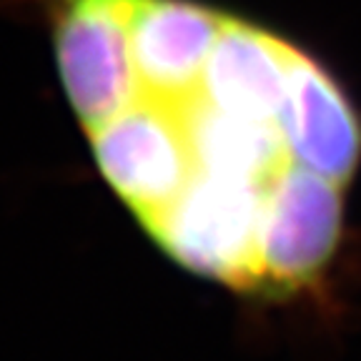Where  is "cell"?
I'll use <instances>...</instances> for the list:
<instances>
[{
  "instance_id": "7a4b0ae2",
  "label": "cell",
  "mask_w": 361,
  "mask_h": 361,
  "mask_svg": "<svg viewBox=\"0 0 361 361\" xmlns=\"http://www.w3.org/2000/svg\"><path fill=\"white\" fill-rule=\"evenodd\" d=\"M88 133L98 171L146 228L198 173L183 108L138 96Z\"/></svg>"
},
{
  "instance_id": "277c9868",
  "label": "cell",
  "mask_w": 361,
  "mask_h": 361,
  "mask_svg": "<svg viewBox=\"0 0 361 361\" xmlns=\"http://www.w3.org/2000/svg\"><path fill=\"white\" fill-rule=\"evenodd\" d=\"M56 56L68 101L88 130L133 103L130 0H58Z\"/></svg>"
},
{
  "instance_id": "8992f818",
  "label": "cell",
  "mask_w": 361,
  "mask_h": 361,
  "mask_svg": "<svg viewBox=\"0 0 361 361\" xmlns=\"http://www.w3.org/2000/svg\"><path fill=\"white\" fill-rule=\"evenodd\" d=\"M291 161L344 186L361 164V118L324 66L291 51L281 116Z\"/></svg>"
},
{
  "instance_id": "ba28073f",
  "label": "cell",
  "mask_w": 361,
  "mask_h": 361,
  "mask_svg": "<svg viewBox=\"0 0 361 361\" xmlns=\"http://www.w3.org/2000/svg\"><path fill=\"white\" fill-rule=\"evenodd\" d=\"M198 171L269 186L288 164L279 121L243 118L211 106L203 96L183 108Z\"/></svg>"
},
{
  "instance_id": "5b68a950",
  "label": "cell",
  "mask_w": 361,
  "mask_h": 361,
  "mask_svg": "<svg viewBox=\"0 0 361 361\" xmlns=\"http://www.w3.org/2000/svg\"><path fill=\"white\" fill-rule=\"evenodd\" d=\"M224 23L221 13L191 0H130L138 96L176 108L196 101Z\"/></svg>"
},
{
  "instance_id": "52a82bcc",
  "label": "cell",
  "mask_w": 361,
  "mask_h": 361,
  "mask_svg": "<svg viewBox=\"0 0 361 361\" xmlns=\"http://www.w3.org/2000/svg\"><path fill=\"white\" fill-rule=\"evenodd\" d=\"M293 45L251 23L226 18L206 63L201 96L243 118L279 121Z\"/></svg>"
},
{
  "instance_id": "3957f363",
  "label": "cell",
  "mask_w": 361,
  "mask_h": 361,
  "mask_svg": "<svg viewBox=\"0 0 361 361\" xmlns=\"http://www.w3.org/2000/svg\"><path fill=\"white\" fill-rule=\"evenodd\" d=\"M338 188L299 164H288L266 186L256 288L299 291L322 276L341 241L344 203Z\"/></svg>"
},
{
  "instance_id": "6da1fadb",
  "label": "cell",
  "mask_w": 361,
  "mask_h": 361,
  "mask_svg": "<svg viewBox=\"0 0 361 361\" xmlns=\"http://www.w3.org/2000/svg\"><path fill=\"white\" fill-rule=\"evenodd\" d=\"M266 186L198 171L148 233L166 254L201 276L256 288Z\"/></svg>"
}]
</instances>
